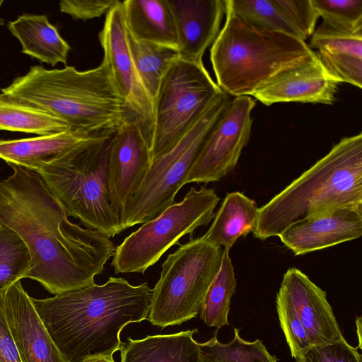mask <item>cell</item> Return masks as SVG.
<instances>
[{
  "label": "cell",
  "instance_id": "obj_8",
  "mask_svg": "<svg viewBox=\"0 0 362 362\" xmlns=\"http://www.w3.org/2000/svg\"><path fill=\"white\" fill-rule=\"evenodd\" d=\"M230 101L227 93H219L179 141L151 161L139 187L119 212L123 231L155 218L175 203L207 136Z\"/></svg>",
  "mask_w": 362,
  "mask_h": 362
},
{
  "label": "cell",
  "instance_id": "obj_21",
  "mask_svg": "<svg viewBox=\"0 0 362 362\" xmlns=\"http://www.w3.org/2000/svg\"><path fill=\"white\" fill-rule=\"evenodd\" d=\"M122 6L130 36L178 51L175 24L168 0H125Z\"/></svg>",
  "mask_w": 362,
  "mask_h": 362
},
{
  "label": "cell",
  "instance_id": "obj_33",
  "mask_svg": "<svg viewBox=\"0 0 362 362\" xmlns=\"http://www.w3.org/2000/svg\"><path fill=\"white\" fill-rule=\"evenodd\" d=\"M274 1L299 40L305 41L311 37L319 18L312 0Z\"/></svg>",
  "mask_w": 362,
  "mask_h": 362
},
{
  "label": "cell",
  "instance_id": "obj_11",
  "mask_svg": "<svg viewBox=\"0 0 362 362\" xmlns=\"http://www.w3.org/2000/svg\"><path fill=\"white\" fill-rule=\"evenodd\" d=\"M255 105L250 96L231 100L207 136L185 185L217 182L235 169L250 138Z\"/></svg>",
  "mask_w": 362,
  "mask_h": 362
},
{
  "label": "cell",
  "instance_id": "obj_28",
  "mask_svg": "<svg viewBox=\"0 0 362 362\" xmlns=\"http://www.w3.org/2000/svg\"><path fill=\"white\" fill-rule=\"evenodd\" d=\"M239 332L240 329L234 328V337L226 344L217 339V331L209 341L199 343L202 362H277L261 340L246 341Z\"/></svg>",
  "mask_w": 362,
  "mask_h": 362
},
{
  "label": "cell",
  "instance_id": "obj_1",
  "mask_svg": "<svg viewBox=\"0 0 362 362\" xmlns=\"http://www.w3.org/2000/svg\"><path fill=\"white\" fill-rule=\"evenodd\" d=\"M9 165L13 173L0 180V223L29 250L32 268L25 278L54 295L94 284L114 255L112 241L72 223L37 172Z\"/></svg>",
  "mask_w": 362,
  "mask_h": 362
},
{
  "label": "cell",
  "instance_id": "obj_27",
  "mask_svg": "<svg viewBox=\"0 0 362 362\" xmlns=\"http://www.w3.org/2000/svg\"><path fill=\"white\" fill-rule=\"evenodd\" d=\"M229 251L223 249L220 270L205 296L199 312L204 322L217 330L228 325L230 300L237 286Z\"/></svg>",
  "mask_w": 362,
  "mask_h": 362
},
{
  "label": "cell",
  "instance_id": "obj_38",
  "mask_svg": "<svg viewBox=\"0 0 362 362\" xmlns=\"http://www.w3.org/2000/svg\"><path fill=\"white\" fill-rule=\"evenodd\" d=\"M83 362H115L113 359V358L111 357H96V358H88Z\"/></svg>",
  "mask_w": 362,
  "mask_h": 362
},
{
  "label": "cell",
  "instance_id": "obj_37",
  "mask_svg": "<svg viewBox=\"0 0 362 362\" xmlns=\"http://www.w3.org/2000/svg\"><path fill=\"white\" fill-rule=\"evenodd\" d=\"M356 332L358 339V348L362 349L361 346V317H358L356 319Z\"/></svg>",
  "mask_w": 362,
  "mask_h": 362
},
{
  "label": "cell",
  "instance_id": "obj_35",
  "mask_svg": "<svg viewBox=\"0 0 362 362\" xmlns=\"http://www.w3.org/2000/svg\"><path fill=\"white\" fill-rule=\"evenodd\" d=\"M119 0H62L59 10L76 20L87 21L107 13Z\"/></svg>",
  "mask_w": 362,
  "mask_h": 362
},
{
  "label": "cell",
  "instance_id": "obj_7",
  "mask_svg": "<svg viewBox=\"0 0 362 362\" xmlns=\"http://www.w3.org/2000/svg\"><path fill=\"white\" fill-rule=\"evenodd\" d=\"M179 245L163 262L151 290L146 320L161 328L181 325L199 314L222 262L223 248L203 236Z\"/></svg>",
  "mask_w": 362,
  "mask_h": 362
},
{
  "label": "cell",
  "instance_id": "obj_24",
  "mask_svg": "<svg viewBox=\"0 0 362 362\" xmlns=\"http://www.w3.org/2000/svg\"><path fill=\"white\" fill-rule=\"evenodd\" d=\"M258 218L259 208L254 200L240 192L228 193L203 238L230 250L239 238L255 230Z\"/></svg>",
  "mask_w": 362,
  "mask_h": 362
},
{
  "label": "cell",
  "instance_id": "obj_16",
  "mask_svg": "<svg viewBox=\"0 0 362 362\" xmlns=\"http://www.w3.org/2000/svg\"><path fill=\"white\" fill-rule=\"evenodd\" d=\"M277 294L293 308L312 346L331 343L343 337L325 291L299 269H287Z\"/></svg>",
  "mask_w": 362,
  "mask_h": 362
},
{
  "label": "cell",
  "instance_id": "obj_31",
  "mask_svg": "<svg viewBox=\"0 0 362 362\" xmlns=\"http://www.w3.org/2000/svg\"><path fill=\"white\" fill-rule=\"evenodd\" d=\"M322 23L339 31L362 32V0H312Z\"/></svg>",
  "mask_w": 362,
  "mask_h": 362
},
{
  "label": "cell",
  "instance_id": "obj_32",
  "mask_svg": "<svg viewBox=\"0 0 362 362\" xmlns=\"http://www.w3.org/2000/svg\"><path fill=\"white\" fill-rule=\"evenodd\" d=\"M276 310L280 325L293 358L299 357L311 346L308 332L293 308L276 294Z\"/></svg>",
  "mask_w": 362,
  "mask_h": 362
},
{
  "label": "cell",
  "instance_id": "obj_15",
  "mask_svg": "<svg viewBox=\"0 0 362 362\" xmlns=\"http://www.w3.org/2000/svg\"><path fill=\"white\" fill-rule=\"evenodd\" d=\"M4 308L21 362H69L51 338L21 281L5 288Z\"/></svg>",
  "mask_w": 362,
  "mask_h": 362
},
{
  "label": "cell",
  "instance_id": "obj_13",
  "mask_svg": "<svg viewBox=\"0 0 362 362\" xmlns=\"http://www.w3.org/2000/svg\"><path fill=\"white\" fill-rule=\"evenodd\" d=\"M151 164L150 146L140 124L125 122L114 133L107 163L111 204L119 214L141 184Z\"/></svg>",
  "mask_w": 362,
  "mask_h": 362
},
{
  "label": "cell",
  "instance_id": "obj_39",
  "mask_svg": "<svg viewBox=\"0 0 362 362\" xmlns=\"http://www.w3.org/2000/svg\"><path fill=\"white\" fill-rule=\"evenodd\" d=\"M4 3V0H0V9L1 7L2 4Z\"/></svg>",
  "mask_w": 362,
  "mask_h": 362
},
{
  "label": "cell",
  "instance_id": "obj_12",
  "mask_svg": "<svg viewBox=\"0 0 362 362\" xmlns=\"http://www.w3.org/2000/svg\"><path fill=\"white\" fill-rule=\"evenodd\" d=\"M98 37L104 53L103 60L108 64L116 87L133 119L141 126L150 146L154 126V106L131 56L121 1L106 13Z\"/></svg>",
  "mask_w": 362,
  "mask_h": 362
},
{
  "label": "cell",
  "instance_id": "obj_5",
  "mask_svg": "<svg viewBox=\"0 0 362 362\" xmlns=\"http://www.w3.org/2000/svg\"><path fill=\"white\" fill-rule=\"evenodd\" d=\"M226 21L210 59L216 84L230 96H251L279 74L312 62L305 41L249 22L224 0Z\"/></svg>",
  "mask_w": 362,
  "mask_h": 362
},
{
  "label": "cell",
  "instance_id": "obj_3",
  "mask_svg": "<svg viewBox=\"0 0 362 362\" xmlns=\"http://www.w3.org/2000/svg\"><path fill=\"white\" fill-rule=\"evenodd\" d=\"M1 90L47 110L72 129L88 133L114 132L134 120L103 59L83 71L74 66H33Z\"/></svg>",
  "mask_w": 362,
  "mask_h": 362
},
{
  "label": "cell",
  "instance_id": "obj_29",
  "mask_svg": "<svg viewBox=\"0 0 362 362\" xmlns=\"http://www.w3.org/2000/svg\"><path fill=\"white\" fill-rule=\"evenodd\" d=\"M31 268L30 254L24 241L0 223V291L25 279Z\"/></svg>",
  "mask_w": 362,
  "mask_h": 362
},
{
  "label": "cell",
  "instance_id": "obj_19",
  "mask_svg": "<svg viewBox=\"0 0 362 362\" xmlns=\"http://www.w3.org/2000/svg\"><path fill=\"white\" fill-rule=\"evenodd\" d=\"M114 132L91 134L69 129L59 133L30 138L0 139V158L8 165L13 164L37 172L74 148Z\"/></svg>",
  "mask_w": 362,
  "mask_h": 362
},
{
  "label": "cell",
  "instance_id": "obj_2",
  "mask_svg": "<svg viewBox=\"0 0 362 362\" xmlns=\"http://www.w3.org/2000/svg\"><path fill=\"white\" fill-rule=\"evenodd\" d=\"M151 290L121 277L103 284L37 299L34 308L57 348L69 362L111 357L125 343L120 334L130 323L146 320Z\"/></svg>",
  "mask_w": 362,
  "mask_h": 362
},
{
  "label": "cell",
  "instance_id": "obj_17",
  "mask_svg": "<svg viewBox=\"0 0 362 362\" xmlns=\"http://www.w3.org/2000/svg\"><path fill=\"white\" fill-rule=\"evenodd\" d=\"M339 84L317 56L276 76L251 96L265 105L292 102L332 105Z\"/></svg>",
  "mask_w": 362,
  "mask_h": 362
},
{
  "label": "cell",
  "instance_id": "obj_36",
  "mask_svg": "<svg viewBox=\"0 0 362 362\" xmlns=\"http://www.w3.org/2000/svg\"><path fill=\"white\" fill-rule=\"evenodd\" d=\"M4 290L0 291V362H21L5 313Z\"/></svg>",
  "mask_w": 362,
  "mask_h": 362
},
{
  "label": "cell",
  "instance_id": "obj_14",
  "mask_svg": "<svg viewBox=\"0 0 362 362\" xmlns=\"http://www.w3.org/2000/svg\"><path fill=\"white\" fill-rule=\"evenodd\" d=\"M362 235V206L334 209L288 225L279 235L295 255L351 241Z\"/></svg>",
  "mask_w": 362,
  "mask_h": 362
},
{
  "label": "cell",
  "instance_id": "obj_30",
  "mask_svg": "<svg viewBox=\"0 0 362 362\" xmlns=\"http://www.w3.org/2000/svg\"><path fill=\"white\" fill-rule=\"evenodd\" d=\"M226 1L238 14L252 24L298 38L274 0Z\"/></svg>",
  "mask_w": 362,
  "mask_h": 362
},
{
  "label": "cell",
  "instance_id": "obj_18",
  "mask_svg": "<svg viewBox=\"0 0 362 362\" xmlns=\"http://www.w3.org/2000/svg\"><path fill=\"white\" fill-rule=\"evenodd\" d=\"M173 13L178 53L183 59L202 62L206 49L220 33L224 0H168Z\"/></svg>",
  "mask_w": 362,
  "mask_h": 362
},
{
  "label": "cell",
  "instance_id": "obj_10",
  "mask_svg": "<svg viewBox=\"0 0 362 362\" xmlns=\"http://www.w3.org/2000/svg\"><path fill=\"white\" fill-rule=\"evenodd\" d=\"M222 92L203 62L182 58L164 75L154 100L151 161L170 151Z\"/></svg>",
  "mask_w": 362,
  "mask_h": 362
},
{
  "label": "cell",
  "instance_id": "obj_9",
  "mask_svg": "<svg viewBox=\"0 0 362 362\" xmlns=\"http://www.w3.org/2000/svg\"><path fill=\"white\" fill-rule=\"evenodd\" d=\"M220 201L211 188L192 187L184 199L144 223L115 247L112 267L116 274H144L180 239L206 226L215 216Z\"/></svg>",
  "mask_w": 362,
  "mask_h": 362
},
{
  "label": "cell",
  "instance_id": "obj_22",
  "mask_svg": "<svg viewBox=\"0 0 362 362\" xmlns=\"http://www.w3.org/2000/svg\"><path fill=\"white\" fill-rule=\"evenodd\" d=\"M7 28L22 47V53L51 66L66 64L70 45L45 15L23 14Z\"/></svg>",
  "mask_w": 362,
  "mask_h": 362
},
{
  "label": "cell",
  "instance_id": "obj_6",
  "mask_svg": "<svg viewBox=\"0 0 362 362\" xmlns=\"http://www.w3.org/2000/svg\"><path fill=\"white\" fill-rule=\"evenodd\" d=\"M114 133L79 145L37 171L68 216L108 238L123 231L107 186L108 155Z\"/></svg>",
  "mask_w": 362,
  "mask_h": 362
},
{
  "label": "cell",
  "instance_id": "obj_25",
  "mask_svg": "<svg viewBox=\"0 0 362 362\" xmlns=\"http://www.w3.org/2000/svg\"><path fill=\"white\" fill-rule=\"evenodd\" d=\"M71 129L62 119L20 98L0 93V130L39 136Z\"/></svg>",
  "mask_w": 362,
  "mask_h": 362
},
{
  "label": "cell",
  "instance_id": "obj_4",
  "mask_svg": "<svg viewBox=\"0 0 362 362\" xmlns=\"http://www.w3.org/2000/svg\"><path fill=\"white\" fill-rule=\"evenodd\" d=\"M362 206V134L344 137L324 157L259 208L262 240L291 223L334 209Z\"/></svg>",
  "mask_w": 362,
  "mask_h": 362
},
{
  "label": "cell",
  "instance_id": "obj_34",
  "mask_svg": "<svg viewBox=\"0 0 362 362\" xmlns=\"http://www.w3.org/2000/svg\"><path fill=\"white\" fill-rule=\"evenodd\" d=\"M296 362H361L358 347L351 346L341 337L328 344L311 346L299 357Z\"/></svg>",
  "mask_w": 362,
  "mask_h": 362
},
{
  "label": "cell",
  "instance_id": "obj_26",
  "mask_svg": "<svg viewBox=\"0 0 362 362\" xmlns=\"http://www.w3.org/2000/svg\"><path fill=\"white\" fill-rule=\"evenodd\" d=\"M127 39L139 76L154 103L162 78L173 63L180 57L178 51L171 47L137 40L128 33Z\"/></svg>",
  "mask_w": 362,
  "mask_h": 362
},
{
  "label": "cell",
  "instance_id": "obj_23",
  "mask_svg": "<svg viewBox=\"0 0 362 362\" xmlns=\"http://www.w3.org/2000/svg\"><path fill=\"white\" fill-rule=\"evenodd\" d=\"M197 329L132 339L120 350V362H202Z\"/></svg>",
  "mask_w": 362,
  "mask_h": 362
},
{
  "label": "cell",
  "instance_id": "obj_20",
  "mask_svg": "<svg viewBox=\"0 0 362 362\" xmlns=\"http://www.w3.org/2000/svg\"><path fill=\"white\" fill-rule=\"evenodd\" d=\"M311 49L339 83L362 87V32L356 33L337 30L322 23L310 37Z\"/></svg>",
  "mask_w": 362,
  "mask_h": 362
}]
</instances>
